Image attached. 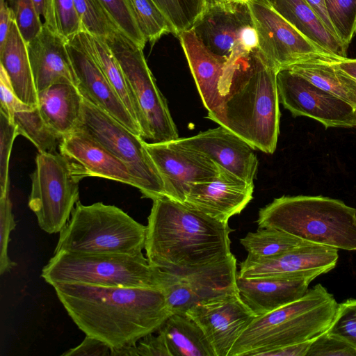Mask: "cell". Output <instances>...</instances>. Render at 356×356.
<instances>
[{"mask_svg":"<svg viewBox=\"0 0 356 356\" xmlns=\"http://www.w3.org/2000/svg\"><path fill=\"white\" fill-rule=\"evenodd\" d=\"M355 112H356V108H355Z\"/></svg>","mask_w":356,"mask_h":356,"instance_id":"9f6ffc18","label":"cell"},{"mask_svg":"<svg viewBox=\"0 0 356 356\" xmlns=\"http://www.w3.org/2000/svg\"><path fill=\"white\" fill-rule=\"evenodd\" d=\"M58 33L67 41L83 30L74 0H54Z\"/></svg>","mask_w":356,"mask_h":356,"instance_id":"b9f144b4","label":"cell"},{"mask_svg":"<svg viewBox=\"0 0 356 356\" xmlns=\"http://www.w3.org/2000/svg\"><path fill=\"white\" fill-rule=\"evenodd\" d=\"M6 1V0H0V4L4 3Z\"/></svg>","mask_w":356,"mask_h":356,"instance_id":"11a10c76","label":"cell"},{"mask_svg":"<svg viewBox=\"0 0 356 356\" xmlns=\"http://www.w3.org/2000/svg\"><path fill=\"white\" fill-rule=\"evenodd\" d=\"M185 315L201 327L216 356H228L236 341L257 317L239 293L200 303Z\"/></svg>","mask_w":356,"mask_h":356,"instance_id":"2e32d148","label":"cell"},{"mask_svg":"<svg viewBox=\"0 0 356 356\" xmlns=\"http://www.w3.org/2000/svg\"><path fill=\"white\" fill-rule=\"evenodd\" d=\"M315 278L302 277H237L240 297L257 316H259L302 298Z\"/></svg>","mask_w":356,"mask_h":356,"instance_id":"cb8c5ba5","label":"cell"},{"mask_svg":"<svg viewBox=\"0 0 356 356\" xmlns=\"http://www.w3.org/2000/svg\"><path fill=\"white\" fill-rule=\"evenodd\" d=\"M337 38L348 47L356 34V0H324Z\"/></svg>","mask_w":356,"mask_h":356,"instance_id":"8d00e7d4","label":"cell"},{"mask_svg":"<svg viewBox=\"0 0 356 356\" xmlns=\"http://www.w3.org/2000/svg\"><path fill=\"white\" fill-rule=\"evenodd\" d=\"M68 315L86 335L111 349L136 344L172 314L156 288L61 284L53 286Z\"/></svg>","mask_w":356,"mask_h":356,"instance_id":"6da1fadb","label":"cell"},{"mask_svg":"<svg viewBox=\"0 0 356 356\" xmlns=\"http://www.w3.org/2000/svg\"><path fill=\"white\" fill-rule=\"evenodd\" d=\"M67 48L83 97L141 136L138 123L94 59L74 38L67 42Z\"/></svg>","mask_w":356,"mask_h":356,"instance_id":"44dd1931","label":"cell"},{"mask_svg":"<svg viewBox=\"0 0 356 356\" xmlns=\"http://www.w3.org/2000/svg\"><path fill=\"white\" fill-rule=\"evenodd\" d=\"M286 68L356 108V80L343 71L337 62H307Z\"/></svg>","mask_w":356,"mask_h":356,"instance_id":"f546056e","label":"cell"},{"mask_svg":"<svg viewBox=\"0 0 356 356\" xmlns=\"http://www.w3.org/2000/svg\"><path fill=\"white\" fill-rule=\"evenodd\" d=\"M313 339L270 350L261 356H307Z\"/></svg>","mask_w":356,"mask_h":356,"instance_id":"7dc6e473","label":"cell"},{"mask_svg":"<svg viewBox=\"0 0 356 356\" xmlns=\"http://www.w3.org/2000/svg\"><path fill=\"white\" fill-rule=\"evenodd\" d=\"M67 40L44 24L26 44L38 92L54 83L67 81L77 87V79L67 48Z\"/></svg>","mask_w":356,"mask_h":356,"instance_id":"7402d4cb","label":"cell"},{"mask_svg":"<svg viewBox=\"0 0 356 356\" xmlns=\"http://www.w3.org/2000/svg\"><path fill=\"white\" fill-rule=\"evenodd\" d=\"M170 24L173 34L192 29L205 12L209 0H153Z\"/></svg>","mask_w":356,"mask_h":356,"instance_id":"d6a6232c","label":"cell"},{"mask_svg":"<svg viewBox=\"0 0 356 356\" xmlns=\"http://www.w3.org/2000/svg\"><path fill=\"white\" fill-rule=\"evenodd\" d=\"M337 307L334 296L318 284L297 300L257 316L228 356H261L270 350L312 340L329 328Z\"/></svg>","mask_w":356,"mask_h":356,"instance_id":"277c9868","label":"cell"},{"mask_svg":"<svg viewBox=\"0 0 356 356\" xmlns=\"http://www.w3.org/2000/svg\"><path fill=\"white\" fill-rule=\"evenodd\" d=\"M146 147L163 184L165 196L184 202L193 185L212 179L220 166L177 139L147 143Z\"/></svg>","mask_w":356,"mask_h":356,"instance_id":"5bb4252c","label":"cell"},{"mask_svg":"<svg viewBox=\"0 0 356 356\" xmlns=\"http://www.w3.org/2000/svg\"><path fill=\"white\" fill-rule=\"evenodd\" d=\"M252 23L247 2L209 0L205 12L192 29L212 52L232 62L247 54L242 37Z\"/></svg>","mask_w":356,"mask_h":356,"instance_id":"9a60e30c","label":"cell"},{"mask_svg":"<svg viewBox=\"0 0 356 356\" xmlns=\"http://www.w3.org/2000/svg\"><path fill=\"white\" fill-rule=\"evenodd\" d=\"M16 222L12 211V204L9 191L0 195V273H9L17 264L13 261L8 254L10 234L15 228Z\"/></svg>","mask_w":356,"mask_h":356,"instance_id":"ab89813d","label":"cell"},{"mask_svg":"<svg viewBox=\"0 0 356 356\" xmlns=\"http://www.w3.org/2000/svg\"><path fill=\"white\" fill-rule=\"evenodd\" d=\"M118 31L134 44L144 49L147 40L138 26L130 0H99Z\"/></svg>","mask_w":356,"mask_h":356,"instance_id":"e575fe53","label":"cell"},{"mask_svg":"<svg viewBox=\"0 0 356 356\" xmlns=\"http://www.w3.org/2000/svg\"><path fill=\"white\" fill-rule=\"evenodd\" d=\"M222 2H248V0H216Z\"/></svg>","mask_w":356,"mask_h":356,"instance_id":"f5cc1de1","label":"cell"},{"mask_svg":"<svg viewBox=\"0 0 356 356\" xmlns=\"http://www.w3.org/2000/svg\"><path fill=\"white\" fill-rule=\"evenodd\" d=\"M14 21L13 13L8 3L0 4V47L5 43Z\"/></svg>","mask_w":356,"mask_h":356,"instance_id":"681fc988","label":"cell"},{"mask_svg":"<svg viewBox=\"0 0 356 356\" xmlns=\"http://www.w3.org/2000/svg\"><path fill=\"white\" fill-rule=\"evenodd\" d=\"M83 30L106 39L118 31L99 0H74Z\"/></svg>","mask_w":356,"mask_h":356,"instance_id":"d590c367","label":"cell"},{"mask_svg":"<svg viewBox=\"0 0 356 356\" xmlns=\"http://www.w3.org/2000/svg\"><path fill=\"white\" fill-rule=\"evenodd\" d=\"M305 242L287 232L272 227H259L256 232H248L240 239L248 256L257 259L276 257Z\"/></svg>","mask_w":356,"mask_h":356,"instance_id":"1f68e13d","label":"cell"},{"mask_svg":"<svg viewBox=\"0 0 356 356\" xmlns=\"http://www.w3.org/2000/svg\"><path fill=\"white\" fill-rule=\"evenodd\" d=\"M79 127L129 169L146 198L165 196L161 177L146 147V141L110 115L83 97Z\"/></svg>","mask_w":356,"mask_h":356,"instance_id":"9c48e42d","label":"cell"},{"mask_svg":"<svg viewBox=\"0 0 356 356\" xmlns=\"http://www.w3.org/2000/svg\"><path fill=\"white\" fill-rule=\"evenodd\" d=\"M339 67L356 80V58H346L337 62Z\"/></svg>","mask_w":356,"mask_h":356,"instance_id":"816d5d0a","label":"cell"},{"mask_svg":"<svg viewBox=\"0 0 356 356\" xmlns=\"http://www.w3.org/2000/svg\"><path fill=\"white\" fill-rule=\"evenodd\" d=\"M59 152L65 158L73 176L79 181L86 177H98L138 189V184L128 167L79 127L63 137Z\"/></svg>","mask_w":356,"mask_h":356,"instance_id":"ac0fdd59","label":"cell"},{"mask_svg":"<svg viewBox=\"0 0 356 356\" xmlns=\"http://www.w3.org/2000/svg\"><path fill=\"white\" fill-rule=\"evenodd\" d=\"M307 356H356V350L325 331L312 340Z\"/></svg>","mask_w":356,"mask_h":356,"instance_id":"7bdbcfd3","label":"cell"},{"mask_svg":"<svg viewBox=\"0 0 356 356\" xmlns=\"http://www.w3.org/2000/svg\"><path fill=\"white\" fill-rule=\"evenodd\" d=\"M38 107L47 124L61 137L79 125L83 96L73 83L63 81L38 92Z\"/></svg>","mask_w":356,"mask_h":356,"instance_id":"484cf974","label":"cell"},{"mask_svg":"<svg viewBox=\"0 0 356 356\" xmlns=\"http://www.w3.org/2000/svg\"><path fill=\"white\" fill-rule=\"evenodd\" d=\"M177 37L204 107L208 113L216 112L223 101L220 84L227 60L207 48L193 29Z\"/></svg>","mask_w":356,"mask_h":356,"instance_id":"603a6c76","label":"cell"},{"mask_svg":"<svg viewBox=\"0 0 356 356\" xmlns=\"http://www.w3.org/2000/svg\"><path fill=\"white\" fill-rule=\"evenodd\" d=\"M254 183H248L220 166L212 179L192 186L184 203L210 217L228 223L253 198Z\"/></svg>","mask_w":356,"mask_h":356,"instance_id":"d6986e66","label":"cell"},{"mask_svg":"<svg viewBox=\"0 0 356 356\" xmlns=\"http://www.w3.org/2000/svg\"><path fill=\"white\" fill-rule=\"evenodd\" d=\"M39 15L43 17L44 24L58 33L54 13V0H32Z\"/></svg>","mask_w":356,"mask_h":356,"instance_id":"c3c4849f","label":"cell"},{"mask_svg":"<svg viewBox=\"0 0 356 356\" xmlns=\"http://www.w3.org/2000/svg\"><path fill=\"white\" fill-rule=\"evenodd\" d=\"M141 32L147 42L154 44L172 28L153 0H130Z\"/></svg>","mask_w":356,"mask_h":356,"instance_id":"836d02e7","label":"cell"},{"mask_svg":"<svg viewBox=\"0 0 356 356\" xmlns=\"http://www.w3.org/2000/svg\"><path fill=\"white\" fill-rule=\"evenodd\" d=\"M13 122L17 127L18 135L29 139L39 153L59 152L63 137L47 124L38 107L29 106L15 111Z\"/></svg>","mask_w":356,"mask_h":356,"instance_id":"4dcf8cb0","label":"cell"},{"mask_svg":"<svg viewBox=\"0 0 356 356\" xmlns=\"http://www.w3.org/2000/svg\"><path fill=\"white\" fill-rule=\"evenodd\" d=\"M63 356H105L111 355V348L105 342L86 335L83 341L75 348L69 349Z\"/></svg>","mask_w":356,"mask_h":356,"instance_id":"bcb514c9","label":"cell"},{"mask_svg":"<svg viewBox=\"0 0 356 356\" xmlns=\"http://www.w3.org/2000/svg\"><path fill=\"white\" fill-rule=\"evenodd\" d=\"M264 1H265L266 2L271 4L273 0H264Z\"/></svg>","mask_w":356,"mask_h":356,"instance_id":"db71d44e","label":"cell"},{"mask_svg":"<svg viewBox=\"0 0 356 356\" xmlns=\"http://www.w3.org/2000/svg\"><path fill=\"white\" fill-rule=\"evenodd\" d=\"M104 40L118 60L138 104L141 137L152 143L179 138L167 101L147 65L143 49L119 31Z\"/></svg>","mask_w":356,"mask_h":356,"instance_id":"ba28073f","label":"cell"},{"mask_svg":"<svg viewBox=\"0 0 356 356\" xmlns=\"http://www.w3.org/2000/svg\"><path fill=\"white\" fill-rule=\"evenodd\" d=\"M0 94V111L3 113L11 121H13V114L15 111L30 106L17 97L6 72L1 65Z\"/></svg>","mask_w":356,"mask_h":356,"instance_id":"ee69618b","label":"cell"},{"mask_svg":"<svg viewBox=\"0 0 356 356\" xmlns=\"http://www.w3.org/2000/svg\"><path fill=\"white\" fill-rule=\"evenodd\" d=\"M338 259L337 249L306 241L273 258L257 259L247 256L239 264L238 276L245 278L310 276L316 278L332 270Z\"/></svg>","mask_w":356,"mask_h":356,"instance_id":"e0dca14e","label":"cell"},{"mask_svg":"<svg viewBox=\"0 0 356 356\" xmlns=\"http://www.w3.org/2000/svg\"><path fill=\"white\" fill-rule=\"evenodd\" d=\"M41 277L54 286L83 284L103 286L160 289L159 270L143 252L79 253L60 251L43 267Z\"/></svg>","mask_w":356,"mask_h":356,"instance_id":"52a82bcc","label":"cell"},{"mask_svg":"<svg viewBox=\"0 0 356 356\" xmlns=\"http://www.w3.org/2000/svg\"><path fill=\"white\" fill-rule=\"evenodd\" d=\"M0 63L10 79L17 97L24 104L38 107V92L27 45L15 21L5 43L0 47Z\"/></svg>","mask_w":356,"mask_h":356,"instance_id":"4316f807","label":"cell"},{"mask_svg":"<svg viewBox=\"0 0 356 356\" xmlns=\"http://www.w3.org/2000/svg\"><path fill=\"white\" fill-rule=\"evenodd\" d=\"M157 332L143 337L134 345L136 356H171L164 337Z\"/></svg>","mask_w":356,"mask_h":356,"instance_id":"f6af8a7d","label":"cell"},{"mask_svg":"<svg viewBox=\"0 0 356 356\" xmlns=\"http://www.w3.org/2000/svg\"><path fill=\"white\" fill-rule=\"evenodd\" d=\"M307 4L312 8L318 17L322 20L328 30L336 37V33L334 27L328 17L324 0H305Z\"/></svg>","mask_w":356,"mask_h":356,"instance_id":"f907efd6","label":"cell"},{"mask_svg":"<svg viewBox=\"0 0 356 356\" xmlns=\"http://www.w3.org/2000/svg\"><path fill=\"white\" fill-rule=\"evenodd\" d=\"M177 140L243 180L254 183L259 165L254 149L228 129L220 125Z\"/></svg>","mask_w":356,"mask_h":356,"instance_id":"ffe728a7","label":"cell"},{"mask_svg":"<svg viewBox=\"0 0 356 356\" xmlns=\"http://www.w3.org/2000/svg\"><path fill=\"white\" fill-rule=\"evenodd\" d=\"M74 38L97 63L140 127V113L122 69L105 40L82 30Z\"/></svg>","mask_w":356,"mask_h":356,"instance_id":"83f0119b","label":"cell"},{"mask_svg":"<svg viewBox=\"0 0 356 356\" xmlns=\"http://www.w3.org/2000/svg\"><path fill=\"white\" fill-rule=\"evenodd\" d=\"M158 331L171 356H216L201 327L186 315L172 314Z\"/></svg>","mask_w":356,"mask_h":356,"instance_id":"f1b7e54d","label":"cell"},{"mask_svg":"<svg viewBox=\"0 0 356 356\" xmlns=\"http://www.w3.org/2000/svg\"><path fill=\"white\" fill-rule=\"evenodd\" d=\"M280 102L293 116H306L324 127H356L355 108L288 68L277 73Z\"/></svg>","mask_w":356,"mask_h":356,"instance_id":"4fadbf2b","label":"cell"},{"mask_svg":"<svg viewBox=\"0 0 356 356\" xmlns=\"http://www.w3.org/2000/svg\"><path fill=\"white\" fill-rule=\"evenodd\" d=\"M17 28L27 44L42 30L44 23L32 0H7Z\"/></svg>","mask_w":356,"mask_h":356,"instance_id":"f35d334b","label":"cell"},{"mask_svg":"<svg viewBox=\"0 0 356 356\" xmlns=\"http://www.w3.org/2000/svg\"><path fill=\"white\" fill-rule=\"evenodd\" d=\"M146 232L147 226L114 205H83L78 201L59 232L54 253L136 254L145 248Z\"/></svg>","mask_w":356,"mask_h":356,"instance_id":"8992f818","label":"cell"},{"mask_svg":"<svg viewBox=\"0 0 356 356\" xmlns=\"http://www.w3.org/2000/svg\"><path fill=\"white\" fill-rule=\"evenodd\" d=\"M247 3L258 49L277 71L302 63L339 61L307 39L270 3L264 0H248Z\"/></svg>","mask_w":356,"mask_h":356,"instance_id":"8fae6325","label":"cell"},{"mask_svg":"<svg viewBox=\"0 0 356 356\" xmlns=\"http://www.w3.org/2000/svg\"><path fill=\"white\" fill-rule=\"evenodd\" d=\"M272 7L307 39L326 54L341 60L348 47L323 24L305 0H273Z\"/></svg>","mask_w":356,"mask_h":356,"instance_id":"d4e9b609","label":"cell"},{"mask_svg":"<svg viewBox=\"0 0 356 356\" xmlns=\"http://www.w3.org/2000/svg\"><path fill=\"white\" fill-rule=\"evenodd\" d=\"M237 277L236 259L233 254L222 260L180 274L159 270L160 289L172 314L185 315L188 309L200 303L239 293Z\"/></svg>","mask_w":356,"mask_h":356,"instance_id":"7c38bea8","label":"cell"},{"mask_svg":"<svg viewBox=\"0 0 356 356\" xmlns=\"http://www.w3.org/2000/svg\"><path fill=\"white\" fill-rule=\"evenodd\" d=\"M29 206L40 229L48 234L60 232L79 201V182L60 152L38 153L31 175Z\"/></svg>","mask_w":356,"mask_h":356,"instance_id":"30bf717a","label":"cell"},{"mask_svg":"<svg viewBox=\"0 0 356 356\" xmlns=\"http://www.w3.org/2000/svg\"><path fill=\"white\" fill-rule=\"evenodd\" d=\"M152 201L145 245L152 266L180 274L232 254L228 223L166 196Z\"/></svg>","mask_w":356,"mask_h":356,"instance_id":"3957f363","label":"cell"},{"mask_svg":"<svg viewBox=\"0 0 356 356\" xmlns=\"http://www.w3.org/2000/svg\"><path fill=\"white\" fill-rule=\"evenodd\" d=\"M257 222L309 243L356 251V209L339 200L282 196L259 209Z\"/></svg>","mask_w":356,"mask_h":356,"instance_id":"5b68a950","label":"cell"},{"mask_svg":"<svg viewBox=\"0 0 356 356\" xmlns=\"http://www.w3.org/2000/svg\"><path fill=\"white\" fill-rule=\"evenodd\" d=\"M326 332L340 338L356 350V299L338 304L334 318Z\"/></svg>","mask_w":356,"mask_h":356,"instance_id":"74e56055","label":"cell"},{"mask_svg":"<svg viewBox=\"0 0 356 356\" xmlns=\"http://www.w3.org/2000/svg\"><path fill=\"white\" fill-rule=\"evenodd\" d=\"M17 136L18 133L15 124L0 111V195L9 191V161Z\"/></svg>","mask_w":356,"mask_h":356,"instance_id":"60d3db41","label":"cell"},{"mask_svg":"<svg viewBox=\"0 0 356 356\" xmlns=\"http://www.w3.org/2000/svg\"><path fill=\"white\" fill-rule=\"evenodd\" d=\"M277 72L258 48L227 63L220 84L222 105L207 118L253 149L273 154L280 134Z\"/></svg>","mask_w":356,"mask_h":356,"instance_id":"7a4b0ae2","label":"cell"}]
</instances>
